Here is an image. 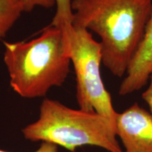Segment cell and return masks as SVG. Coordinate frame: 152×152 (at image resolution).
Segmentation results:
<instances>
[{"label":"cell","mask_w":152,"mask_h":152,"mask_svg":"<svg viewBox=\"0 0 152 152\" xmlns=\"http://www.w3.org/2000/svg\"><path fill=\"white\" fill-rule=\"evenodd\" d=\"M55 3L56 10L50 25L62 31L68 30L72 27L73 21L71 0H55Z\"/></svg>","instance_id":"ba28073f"},{"label":"cell","mask_w":152,"mask_h":152,"mask_svg":"<svg viewBox=\"0 0 152 152\" xmlns=\"http://www.w3.org/2000/svg\"><path fill=\"white\" fill-rule=\"evenodd\" d=\"M152 73V11L146 25L144 35L129 64L119 87L122 96L140 90L147 85Z\"/></svg>","instance_id":"8992f818"},{"label":"cell","mask_w":152,"mask_h":152,"mask_svg":"<svg viewBox=\"0 0 152 152\" xmlns=\"http://www.w3.org/2000/svg\"><path fill=\"white\" fill-rule=\"evenodd\" d=\"M72 26L99 36L102 63L121 77L144 35L152 0H71Z\"/></svg>","instance_id":"6da1fadb"},{"label":"cell","mask_w":152,"mask_h":152,"mask_svg":"<svg viewBox=\"0 0 152 152\" xmlns=\"http://www.w3.org/2000/svg\"><path fill=\"white\" fill-rule=\"evenodd\" d=\"M0 152H9L0 149ZM33 152H58V146L49 142H42L39 149Z\"/></svg>","instance_id":"8fae6325"},{"label":"cell","mask_w":152,"mask_h":152,"mask_svg":"<svg viewBox=\"0 0 152 152\" xmlns=\"http://www.w3.org/2000/svg\"><path fill=\"white\" fill-rule=\"evenodd\" d=\"M22 133L29 141L49 142L71 152L87 145L123 152L117 141L115 125L109 120L49 99L43 100L38 119L25 127Z\"/></svg>","instance_id":"3957f363"},{"label":"cell","mask_w":152,"mask_h":152,"mask_svg":"<svg viewBox=\"0 0 152 152\" xmlns=\"http://www.w3.org/2000/svg\"><path fill=\"white\" fill-rule=\"evenodd\" d=\"M115 129L123 152H152V114L138 104L117 113Z\"/></svg>","instance_id":"5b68a950"},{"label":"cell","mask_w":152,"mask_h":152,"mask_svg":"<svg viewBox=\"0 0 152 152\" xmlns=\"http://www.w3.org/2000/svg\"><path fill=\"white\" fill-rule=\"evenodd\" d=\"M64 34L68 56L76 75V98L80 109L95 112L115 125L117 112L113 109L109 92L101 75L102 46L90 31L72 27Z\"/></svg>","instance_id":"277c9868"},{"label":"cell","mask_w":152,"mask_h":152,"mask_svg":"<svg viewBox=\"0 0 152 152\" xmlns=\"http://www.w3.org/2000/svg\"><path fill=\"white\" fill-rule=\"evenodd\" d=\"M142 98L148 104L152 114V73L149 77V85L142 94Z\"/></svg>","instance_id":"30bf717a"},{"label":"cell","mask_w":152,"mask_h":152,"mask_svg":"<svg viewBox=\"0 0 152 152\" xmlns=\"http://www.w3.org/2000/svg\"><path fill=\"white\" fill-rule=\"evenodd\" d=\"M23 12L19 0H0V39L7 35Z\"/></svg>","instance_id":"52a82bcc"},{"label":"cell","mask_w":152,"mask_h":152,"mask_svg":"<svg viewBox=\"0 0 152 152\" xmlns=\"http://www.w3.org/2000/svg\"><path fill=\"white\" fill-rule=\"evenodd\" d=\"M4 45L10 85L22 97L45 96L66 81L71 61L59 28L49 25L35 39Z\"/></svg>","instance_id":"7a4b0ae2"},{"label":"cell","mask_w":152,"mask_h":152,"mask_svg":"<svg viewBox=\"0 0 152 152\" xmlns=\"http://www.w3.org/2000/svg\"><path fill=\"white\" fill-rule=\"evenodd\" d=\"M23 7L24 12H30L36 7L52 8L56 4L55 0H19Z\"/></svg>","instance_id":"9c48e42d"}]
</instances>
